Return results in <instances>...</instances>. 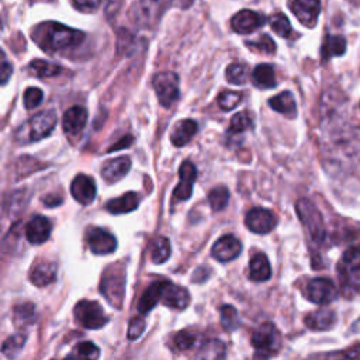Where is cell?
<instances>
[{
	"instance_id": "1",
	"label": "cell",
	"mask_w": 360,
	"mask_h": 360,
	"mask_svg": "<svg viewBox=\"0 0 360 360\" xmlns=\"http://www.w3.org/2000/svg\"><path fill=\"white\" fill-rule=\"evenodd\" d=\"M32 39L43 50L48 52H55L81 46L85 40V34L61 23L48 21L40 24L34 30Z\"/></svg>"
},
{
	"instance_id": "2",
	"label": "cell",
	"mask_w": 360,
	"mask_h": 360,
	"mask_svg": "<svg viewBox=\"0 0 360 360\" xmlns=\"http://www.w3.org/2000/svg\"><path fill=\"white\" fill-rule=\"evenodd\" d=\"M338 276L342 290L348 296L360 294V246L345 250L338 263Z\"/></svg>"
},
{
	"instance_id": "3",
	"label": "cell",
	"mask_w": 360,
	"mask_h": 360,
	"mask_svg": "<svg viewBox=\"0 0 360 360\" xmlns=\"http://www.w3.org/2000/svg\"><path fill=\"white\" fill-rule=\"evenodd\" d=\"M57 114L51 110L31 117L16 131V141L20 143H30L50 137L57 126Z\"/></svg>"
},
{
	"instance_id": "4",
	"label": "cell",
	"mask_w": 360,
	"mask_h": 360,
	"mask_svg": "<svg viewBox=\"0 0 360 360\" xmlns=\"http://www.w3.org/2000/svg\"><path fill=\"white\" fill-rule=\"evenodd\" d=\"M299 219L301 220L308 237L315 243H322L326 241L327 230L323 224V219L318 208L308 199H300L296 204Z\"/></svg>"
},
{
	"instance_id": "5",
	"label": "cell",
	"mask_w": 360,
	"mask_h": 360,
	"mask_svg": "<svg viewBox=\"0 0 360 360\" xmlns=\"http://www.w3.org/2000/svg\"><path fill=\"white\" fill-rule=\"evenodd\" d=\"M252 345L257 353L255 357L274 356L281 348V335L270 322H265L252 335Z\"/></svg>"
},
{
	"instance_id": "6",
	"label": "cell",
	"mask_w": 360,
	"mask_h": 360,
	"mask_svg": "<svg viewBox=\"0 0 360 360\" xmlns=\"http://www.w3.org/2000/svg\"><path fill=\"white\" fill-rule=\"evenodd\" d=\"M126 277L123 270H117L114 268H107L101 277L100 292L104 299L112 306L120 308L124 300V290H126Z\"/></svg>"
},
{
	"instance_id": "7",
	"label": "cell",
	"mask_w": 360,
	"mask_h": 360,
	"mask_svg": "<svg viewBox=\"0 0 360 360\" xmlns=\"http://www.w3.org/2000/svg\"><path fill=\"white\" fill-rule=\"evenodd\" d=\"M74 315L79 326L86 330H100L109 322L100 304L89 300L79 301L74 308Z\"/></svg>"
},
{
	"instance_id": "8",
	"label": "cell",
	"mask_w": 360,
	"mask_h": 360,
	"mask_svg": "<svg viewBox=\"0 0 360 360\" xmlns=\"http://www.w3.org/2000/svg\"><path fill=\"white\" fill-rule=\"evenodd\" d=\"M152 86L157 92L159 103L163 107H170L179 100V77L174 72H161V74L155 75Z\"/></svg>"
},
{
	"instance_id": "9",
	"label": "cell",
	"mask_w": 360,
	"mask_h": 360,
	"mask_svg": "<svg viewBox=\"0 0 360 360\" xmlns=\"http://www.w3.org/2000/svg\"><path fill=\"white\" fill-rule=\"evenodd\" d=\"M306 296L314 304L327 306L338 297V289L331 279L317 277L308 281Z\"/></svg>"
},
{
	"instance_id": "10",
	"label": "cell",
	"mask_w": 360,
	"mask_h": 360,
	"mask_svg": "<svg viewBox=\"0 0 360 360\" xmlns=\"http://www.w3.org/2000/svg\"><path fill=\"white\" fill-rule=\"evenodd\" d=\"M277 224V217L273 211L263 208V207H255L248 211L245 217V226L249 231L254 234L265 235L274 230Z\"/></svg>"
},
{
	"instance_id": "11",
	"label": "cell",
	"mask_w": 360,
	"mask_h": 360,
	"mask_svg": "<svg viewBox=\"0 0 360 360\" xmlns=\"http://www.w3.org/2000/svg\"><path fill=\"white\" fill-rule=\"evenodd\" d=\"M86 242L94 255H110L117 248V239L104 228L92 227L86 232Z\"/></svg>"
},
{
	"instance_id": "12",
	"label": "cell",
	"mask_w": 360,
	"mask_h": 360,
	"mask_svg": "<svg viewBox=\"0 0 360 360\" xmlns=\"http://www.w3.org/2000/svg\"><path fill=\"white\" fill-rule=\"evenodd\" d=\"M179 176H180V183L174 188L173 201H185L189 200L193 194V186L197 177L196 165L190 161H185L182 165H180Z\"/></svg>"
},
{
	"instance_id": "13",
	"label": "cell",
	"mask_w": 360,
	"mask_h": 360,
	"mask_svg": "<svg viewBox=\"0 0 360 360\" xmlns=\"http://www.w3.org/2000/svg\"><path fill=\"white\" fill-rule=\"evenodd\" d=\"M88 123V112L83 106H72L62 119V128L68 137H81Z\"/></svg>"
},
{
	"instance_id": "14",
	"label": "cell",
	"mask_w": 360,
	"mask_h": 360,
	"mask_svg": "<svg viewBox=\"0 0 360 360\" xmlns=\"http://www.w3.org/2000/svg\"><path fill=\"white\" fill-rule=\"evenodd\" d=\"M242 252V243L234 235H224L214 243L211 254L219 262H231L237 259Z\"/></svg>"
},
{
	"instance_id": "15",
	"label": "cell",
	"mask_w": 360,
	"mask_h": 360,
	"mask_svg": "<svg viewBox=\"0 0 360 360\" xmlns=\"http://www.w3.org/2000/svg\"><path fill=\"white\" fill-rule=\"evenodd\" d=\"M265 23H266V19L263 14H259L254 10H248V9L238 12L231 20L232 30L242 35L257 31Z\"/></svg>"
},
{
	"instance_id": "16",
	"label": "cell",
	"mask_w": 360,
	"mask_h": 360,
	"mask_svg": "<svg viewBox=\"0 0 360 360\" xmlns=\"http://www.w3.org/2000/svg\"><path fill=\"white\" fill-rule=\"evenodd\" d=\"M94 180L86 174H78L70 185V194L82 206H89L96 199Z\"/></svg>"
},
{
	"instance_id": "17",
	"label": "cell",
	"mask_w": 360,
	"mask_h": 360,
	"mask_svg": "<svg viewBox=\"0 0 360 360\" xmlns=\"http://www.w3.org/2000/svg\"><path fill=\"white\" fill-rule=\"evenodd\" d=\"M290 9L301 24L314 27L321 12V2L319 0H293Z\"/></svg>"
},
{
	"instance_id": "18",
	"label": "cell",
	"mask_w": 360,
	"mask_h": 360,
	"mask_svg": "<svg viewBox=\"0 0 360 360\" xmlns=\"http://www.w3.org/2000/svg\"><path fill=\"white\" fill-rule=\"evenodd\" d=\"M52 232V224L47 217L35 215L26 226V238L32 245H41L48 241Z\"/></svg>"
},
{
	"instance_id": "19",
	"label": "cell",
	"mask_w": 360,
	"mask_h": 360,
	"mask_svg": "<svg viewBox=\"0 0 360 360\" xmlns=\"http://www.w3.org/2000/svg\"><path fill=\"white\" fill-rule=\"evenodd\" d=\"M161 303L173 310H185L190 303V296L185 287L166 281L162 292Z\"/></svg>"
},
{
	"instance_id": "20",
	"label": "cell",
	"mask_w": 360,
	"mask_h": 360,
	"mask_svg": "<svg viewBox=\"0 0 360 360\" xmlns=\"http://www.w3.org/2000/svg\"><path fill=\"white\" fill-rule=\"evenodd\" d=\"M131 159L128 157H119L107 161L101 168V176L107 183H117L130 172Z\"/></svg>"
},
{
	"instance_id": "21",
	"label": "cell",
	"mask_w": 360,
	"mask_h": 360,
	"mask_svg": "<svg viewBox=\"0 0 360 360\" xmlns=\"http://www.w3.org/2000/svg\"><path fill=\"white\" fill-rule=\"evenodd\" d=\"M304 322L312 331H328L337 323V314L332 310L322 308L308 314Z\"/></svg>"
},
{
	"instance_id": "22",
	"label": "cell",
	"mask_w": 360,
	"mask_h": 360,
	"mask_svg": "<svg viewBox=\"0 0 360 360\" xmlns=\"http://www.w3.org/2000/svg\"><path fill=\"white\" fill-rule=\"evenodd\" d=\"M30 281L37 286L44 287L55 281L57 279V265L52 262H39L35 263L30 270Z\"/></svg>"
},
{
	"instance_id": "23",
	"label": "cell",
	"mask_w": 360,
	"mask_h": 360,
	"mask_svg": "<svg viewBox=\"0 0 360 360\" xmlns=\"http://www.w3.org/2000/svg\"><path fill=\"white\" fill-rule=\"evenodd\" d=\"M165 284L166 280H161V281H154L152 284L148 286V289L142 294L138 303L139 314H148L152 308H155L158 301H161Z\"/></svg>"
},
{
	"instance_id": "24",
	"label": "cell",
	"mask_w": 360,
	"mask_h": 360,
	"mask_svg": "<svg viewBox=\"0 0 360 360\" xmlns=\"http://www.w3.org/2000/svg\"><path fill=\"white\" fill-rule=\"evenodd\" d=\"M199 127L194 120L186 119L179 121L170 135V142L174 147H185L186 143L196 135Z\"/></svg>"
},
{
	"instance_id": "25",
	"label": "cell",
	"mask_w": 360,
	"mask_h": 360,
	"mask_svg": "<svg viewBox=\"0 0 360 360\" xmlns=\"http://www.w3.org/2000/svg\"><path fill=\"white\" fill-rule=\"evenodd\" d=\"M269 106L272 109L286 117L294 119L297 114V106H296V100L294 96L290 92H283L276 94L274 97H272L269 100Z\"/></svg>"
},
{
	"instance_id": "26",
	"label": "cell",
	"mask_w": 360,
	"mask_h": 360,
	"mask_svg": "<svg viewBox=\"0 0 360 360\" xmlns=\"http://www.w3.org/2000/svg\"><path fill=\"white\" fill-rule=\"evenodd\" d=\"M139 201H141V196L139 194H137L135 192H128V193H126L121 197L110 200L109 203H107L106 210L109 211V212H112V214H116V215L127 214V212L134 211L138 207Z\"/></svg>"
},
{
	"instance_id": "27",
	"label": "cell",
	"mask_w": 360,
	"mask_h": 360,
	"mask_svg": "<svg viewBox=\"0 0 360 360\" xmlns=\"http://www.w3.org/2000/svg\"><path fill=\"white\" fill-rule=\"evenodd\" d=\"M272 277V268L265 254H258L249 263V279L254 281H268Z\"/></svg>"
},
{
	"instance_id": "28",
	"label": "cell",
	"mask_w": 360,
	"mask_h": 360,
	"mask_svg": "<svg viewBox=\"0 0 360 360\" xmlns=\"http://www.w3.org/2000/svg\"><path fill=\"white\" fill-rule=\"evenodd\" d=\"M252 81L254 85L259 89H272L276 86V75L274 69L269 63H261L255 68L254 74H252Z\"/></svg>"
},
{
	"instance_id": "29",
	"label": "cell",
	"mask_w": 360,
	"mask_h": 360,
	"mask_svg": "<svg viewBox=\"0 0 360 360\" xmlns=\"http://www.w3.org/2000/svg\"><path fill=\"white\" fill-rule=\"evenodd\" d=\"M345 51H346V40L342 37V35H327L326 40H323L321 54L323 61H328L330 58L343 55Z\"/></svg>"
},
{
	"instance_id": "30",
	"label": "cell",
	"mask_w": 360,
	"mask_h": 360,
	"mask_svg": "<svg viewBox=\"0 0 360 360\" xmlns=\"http://www.w3.org/2000/svg\"><path fill=\"white\" fill-rule=\"evenodd\" d=\"M28 70L30 74L34 75L35 78L40 79H46V78H54L58 77L62 68L54 62H48V61H43V59H35L31 61L28 65Z\"/></svg>"
},
{
	"instance_id": "31",
	"label": "cell",
	"mask_w": 360,
	"mask_h": 360,
	"mask_svg": "<svg viewBox=\"0 0 360 360\" xmlns=\"http://www.w3.org/2000/svg\"><path fill=\"white\" fill-rule=\"evenodd\" d=\"M226 356H227V348L224 342L219 339L206 341L197 352V357L201 359H224Z\"/></svg>"
},
{
	"instance_id": "32",
	"label": "cell",
	"mask_w": 360,
	"mask_h": 360,
	"mask_svg": "<svg viewBox=\"0 0 360 360\" xmlns=\"http://www.w3.org/2000/svg\"><path fill=\"white\" fill-rule=\"evenodd\" d=\"M172 254L170 249V242L168 238L165 237H158L154 243H152V249H151V257H152V262L159 265V263H165L169 257Z\"/></svg>"
},
{
	"instance_id": "33",
	"label": "cell",
	"mask_w": 360,
	"mask_h": 360,
	"mask_svg": "<svg viewBox=\"0 0 360 360\" xmlns=\"http://www.w3.org/2000/svg\"><path fill=\"white\" fill-rule=\"evenodd\" d=\"M228 200H230V192L226 186H217L208 193V203L214 211L224 210L228 204Z\"/></svg>"
},
{
	"instance_id": "34",
	"label": "cell",
	"mask_w": 360,
	"mask_h": 360,
	"mask_svg": "<svg viewBox=\"0 0 360 360\" xmlns=\"http://www.w3.org/2000/svg\"><path fill=\"white\" fill-rule=\"evenodd\" d=\"M226 77L232 85H243L248 81L249 69L243 63H231L226 70Z\"/></svg>"
},
{
	"instance_id": "35",
	"label": "cell",
	"mask_w": 360,
	"mask_h": 360,
	"mask_svg": "<svg viewBox=\"0 0 360 360\" xmlns=\"http://www.w3.org/2000/svg\"><path fill=\"white\" fill-rule=\"evenodd\" d=\"M221 326L226 331L228 332H232L235 330L239 328V323H241V319H239V314L237 311V308H234L232 306H224L221 307Z\"/></svg>"
},
{
	"instance_id": "36",
	"label": "cell",
	"mask_w": 360,
	"mask_h": 360,
	"mask_svg": "<svg viewBox=\"0 0 360 360\" xmlns=\"http://www.w3.org/2000/svg\"><path fill=\"white\" fill-rule=\"evenodd\" d=\"M252 126H254V120H252V116L248 112H241V113H237L231 119L228 132L238 135V134H242V132L248 131L249 128H252Z\"/></svg>"
},
{
	"instance_id": "37",
	"label": "cell",
	"mask_w": 360,
	"mask_h": 360,
	"mask_svg": "<svg viewBox=\"0 0 360 360\" xmlns=\"http://www.w3.org/2000/svg\"><path fill=\"white\" fill-rule=\"evenodd\" d=\"M35 318H37V312H35V306L31 303H26L14 308V319L19 326H30Z\"/></svg>"
},
{
	"instance_id": "38",
	"label": "cell",
	"mask_w": 360,
	"mask_h": 360,
	"mask_svg": "<svg viewBox=\"0 0 360 360\" xmlns=\"http://www.w3.org/2000/svg\"><path fill=\"white\" fill-rule=\"evenodd\" d=\"M196 341H197V337L194 332H192L189 330L180 331L173 338V348L177 352H185V350L192 349L194 346Z\"/></svg>"
},
{
	"instance_id": "39",
	"label": "cell",
	"mask_w": 360,
	"mask_h": 360,
	"mask_svg": "<svg viewBox=\"0 0 360 360\" xmlns=\"http://www.w3.org/2000/svg\"><path fill=\"white\" fill-rule=\"evenodd\" d=\"M270 27H272V30H273L277 35H280V37H283V39L290 37V34H292V31H293L289 19H287V17H286L284 14H281V13H277V14H274V16L270 19Z\"/></svg>"
},
{
	"instance_id": "40",
	"label": "cell",
	"mask_w": 360,
	"mask_h": 360,
	"mask_svg": "<svg viewBox=\"0 0 360 360\" xmlns=\"http://www.w3.org/2000/svg\"><path fill=\"white\" fill-rule=\"evenodd\" d=\"M27 341V337L24 334H16L5 341L3 343V353L8 357H14L19 354V352L23 349L24 343Z\"/></svg>"
},
{
	"instance_id": "41",
	"label": "cell",
	"mask_w": 360,
	"mask_h": 360,
	"mask_svg": "<svg viewBox=\"0 0 360 360\" xmlns=\"http://www.w3.org/2000/svg\"><path fill=\"white\" fill-rule=\"evenodd\" d=\"M242 93L239 92H223L217 97V103L220 109L224 112H231L241 103Z\"/></svg>"
},
{
	"instance_id": "42",
	"label": "cell",
	"mask_w": 360,
	"mask_h": 360,
	"mask_svg": "<svg viewBox=\"0 0 360 360\" xmlns=\"http://www.w3.org/2000/svg\"><path fill=\"white\" fill-rule=\"evenodd\" d=\"M100 356V349L93 342H81L75 346L74 352L69 357H83V359H97Z\"/></svg>"
},
{
	"instance_id": "43",
	"label": "cell",
	"mask_w": 360,
	"mask_h": 360,
	"mask_svg": "<svg viewBox=\"0 0 360 360\" xmlns=\"http://www.w3.org/2000/svg\"><path fill=\"white\" fill-rule=\"evenodd\" d=\"M246 46H248L250 50H254V51L261 52V54H268V55H270V54H274V52H276V44H274V41L269 37L268 34L261 35V39L257 40V41L246 43Z\"/></svg>"
},
{
	"instance_id": "44",
	"label": "cell",
	"mask_w": 360,
	"mask_h": 360,
	"mask_svg": "<svg viewBox=\"0 0 360 360\" xmlns=\"http://www.w3.org/2000/svg\"><path fill=\"white\" fill-rule=\"evenodd\" d=\"M44 100V93L39 88H28L24 92V107L27 110H32L40 106Z\"/></svg>"
},
{
	"instance_id": "45",
	"label": "cell",
	"mask_w": 360,
	"mask_h": 360,
	"mask_svg": "<svg viewBox=\"0 0 360 360\" xmlns=\"http://www.w3.org/2000/svg\"><path fill=\"white\" fill-rule=\"evenodd\" d=\"M143 331H146V321L141 317H134L128 323L127 337L130 341H135L142 335Z\"/></svg>"
},
{
	"instance_id": "46",
	"label": "cell",
	"mask_w": 360,
	"mask_h": 360,
	"mask_svg": "<svg viewBox=\"0 0 360 360\" xmlns=\"http://www.w3.org/2000/svg\"><path fill=\"white\" fill-rule=\"evenodd\" d=\"M72 3L82 13H92L100 8L101 0H72Z\"/></svg>"
},
{
	"instance_id": "47",
	"label": "cell",
	"mask_w": 360,
	"mask_h": 360,
	"mask_svg": "<svg viewBox=\"0 0 360 360\" xmlns=\"http://www.w3.org/2000/svg\"><path fill=\"white\" fill-rule=\"evenodd\" d=\"M124 0H106V14L109 17H114L121 9Z\"/></svg>"
},
{
	"instance_id": "48",
	"label": "cell",
	"mask_w": 360,
	"mask_h": 360,
	"mask_svg": "<svg viewBox=\"0 0 360 360\" xmlns=\"http://www.w3.org/2000/svg\"><path fill=\"white\" fill-rule=\"evenodd\" d=\"M134 142V138L131 135H124L123 138H120L119 142H116L114 146L109 150V152H113V151H119V150H123V148H128L131 143Z\"/></svg>"
},
{
	"instance_id": "49",
	"label": "cell",
	"mask_w": 360,
	"mask_h": 360,
	"mask_svg": "<svg viewBox=\"0 0 360 360\" xmlns=\"http://www.w3.org/2000/svg\"><path fill=\"white\" fill-rule=\"evenodd\" d=\"M12 74H13V66L6 59H3V62H2V85L8 83Z\"/></svg>"
},
{
	"instance_id": "50",
	"label": "cell",
	"mask_w": 360,
	"mask_h": 360,
	"mask_svg": "<svg viewBox=\"0 0 360 360\" xmlns=\"http://www.w3.org/2000/svg\"><path fill=\"white\" fill-rule=\"evenodd\" d=\"M210 277V268H199L193 276L194 283H203L204 280H207Z\"/></svg>"
},
{
	"instance_id": "51",
	"label": "cell",
	"mask_w": 360,
	"mask_h": 360,
	"mask_svg": "<svg viewBox=\"0 0 360 360\" xmlns=\"http://www.w3.org/2000/svg\"><path fill=\"white\" fill-rule=\"evenodd\" d=\"M43 201H44V204H46L47 207H57V206H61L63 200H62L61 196L50 194V196H47L46 199H43Z\"/></svg>"
},
{
	"instance_id": "52",
	"label": "cell",
	"mask_w": 360,
	"mask_h": 360,
	"mask_svg": "<svg viewBox=\"0 0 360 360\" xmlns=\"http://www.w3.org/2000/svg\"><path fill=\"white\" fill-rule=\"evenodd\" d=\"M143 2H146V6H142V9H143V12H146V14H148L150 9L157 8V5H159L162 0H143Z\"/></svg>"
}]
</instances>
